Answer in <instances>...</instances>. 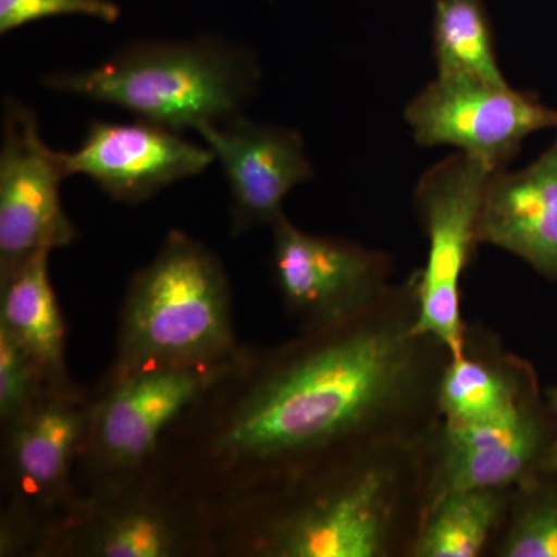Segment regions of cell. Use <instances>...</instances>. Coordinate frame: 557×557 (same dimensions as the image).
I'll return each mask as SVG.
<instances>
[{
	"instance_id": "cell-1",
	"label": "cell",
	"mask_w": 557,
	"mask_h": 557,
	"mask_svg": "<svg viewBox=\"0 0 557 557\" xmlns=\"http://www.w3.org/2000/svg\"><path fill=\"white\" fill-rule=\"evenodd\" d=\"M417 271L354 318L245 347L166 432L143 479L199 509L205 525L248 498L368 446L442 423L448 347L413 330Z\"/></svg>"
},
{
	"instance_id": "cell-2",
	"label": "cell",
	"mask_w": 557,
	"mask_h": 557,
	"mask_svg": "<svg viewBox=\"0 0 557 557\" xmlns=\"http://www.w3.org/2000/svg\"><path fill=\"white\" fill-rule=\"evenodd\" d=\"M435 431L355 450L212 518L208 556L410 557L431 507Z\"/></svg>"
},
{
	"instance_id": "cell-3",
	"label": "cell",
	"mask_w": 557,
	"mask_h": 557,
	"mask_svg": "<svg viewBox=\"0 0 557 557\" xmlns=\"http://www.w3.org/2000/svg\"><path fill=\"white\" fill-rule=\"evenodd\" d=\"M256 54L219 36L134 40L100 64L44 76L46 89L116 106L137 120L199 132L244 113L259 89Z\"/></svg>"
},
{
	"instance_id": "cell-4",
	"label": "cell",
	"mask_w": 557,
	"mask_h": 557,
	"mask_svg": "<svg viewBox=\"0 0 557 557\" xmlns=\"http://www.w3.org/2000/svg\"><path fill=\"white\" fill-rule=\"evenodd\" d=\"M242 347L223 263L207 245L172 230L156 258L132 277L115 357L101 384L149 370L218 364Z\"/></svg>"
},
{
	"instance_id": "cell-5",
	"label": "cell",
	"mask_w": 557,
	"mask_h": 557,
	"mask_svg": "<svg viewBox=\"0 0 557 557\" xmlns=\"http://www.w3.org/2000/svg\"><path fill=\"white\" fill-rule=\"evenodd\" d=\"M91 392L53 387L3 432L9 504L0 556H35L40 542L78 507L76 468L89 423Z\"/></svg>"
},
{
	"instance_id": "cell-6",
	"label": "cell",
	"mask_w": 557,
	"mask_h": 557,
	"mask_svg": "<svg viewBox=\"0 0 557 557\" xmlns=\"http://www.w3.org/2000/svg\"><path fill=\"white\" fill-rule=\"evenodd\" d=\"M242 350L218 364L149 370L91 391L76 468L81 496H102L137 482L172 424L233 368Z\"/></svg>"
},
{
	"instance_id": "cell-7",
	"label": "cell",
	"mask_w": 557,
	"mask_h": 557,
	"mask_svg": "<svg viewBox=\"0 0 557 557\" xmlns=\"http://www.w3.org/2000/svg\"><path fill=\"white\" fill-rule=\"evenodd\" d=\"M494 172L457 152L429 168L413 190V208L428 239L426 265L417 270L413 330L440 341L453 358L467 338L460 282L480 247V212Z\"/></svg>"
},
{
	"instance_id": "cell-8",
	"label": "cell",
	"mask_w": 557,
	"mask_h": 557,
	"mask_svg": "<svg viewBox=\"0 0 557 557\" xmlns=\"http://www.w3.org/2000/svg\"><path fill=\"white\" fill-rule=\"evenodd\" d=\"M403 116L417 145L453 146L493 171L507 170L530 135L557 129V109L534 91L467 75H437Z\"/></svg>"
},
{
	"instance_id": "cell-9",
	"label": "cell",
	"mask_w": 557,
	"mask_h": 557,
	"mask_svg": "<svg viewBox=\"0 0 557 557\" xmlns=\"http://www.w3.org/2000/svg\"><path fill=\"white\" fill-rule=\"evenodd\" d=\"M35 556H208L207 531L199 509L139 479L115 493L81 496Z\"/></svg>"
},
{
	"instance_id": "cell-10",
	"label": "cell",
	"mask_w": 557,
	"mask_h": 557,
	"mask_svg": "<svg viewBox=\"0 0 557 557\" xmlns=\"http://www.w3.org/2000/svg\"><path fill=\"white\" fill-rule=\"evenodd\" d=\"M273 231V276L299 330L338 324L361 313L395 284L394 258L339 237L317 236L285 215Z\"/></svg>"
},
{
	"instance_id": "cell-11",
	"label": "cell",
	"mask_w": 557,
	"mask_h": 557,
	"mask_svg": "<svg viewBox=\"0 0 557 557\" xmlns=\"http://www.w3.org/2000/svg\"><path fill=\"white\" fill-rule=\"evenodd\" d=\"M69 177L60 150L40 137L35 112L7 98L0 148V277L38 252L78 239L61 200V183Z\"/></svg>"
},
{
	"instance_id": "cell-12",
	"label": "cell",
	"mask_w": 557,
	"mask_h": 557,
	"mask_svg": "<svg viewBox=\"0 0 557 557\" xmlns=\"http://www.w3.org/2000/svg\"><path fill=\"white\" fill-rule=\"evenodd\" d=\"M197 134L214 152L228 183L233 236L276 225L285 218V197L313 178L306 141L296 129L239 113Z\"/></svg>"
},
{
	"instance_id": "cell-13",
	"label": "cell",
	"mask_w": 557,
	"mask_h": 557,
	"mask_svg": "<svg viewBox=\"0 0 557 557\" xmlns=\"http://www.w3.org/2000/svg\"><path fill=\"white\" fill-rule=\"evenodd\" d=\"M70 177H89L116 203H145L161 189L197 177L215 161L207 145L148 121H91L79 148L61 152Z\"/></svg>"
},
{
	"instance_id": "cell-14",
	"label": "cell",
	"mask_w": 557,
	"mask_h": 557,
	"mask_svg": "<svg viewBox=\"0 0 557 557\" xmlns=\"http://www.w3.org/2000/svg\"><path fill=\"white\" fill-rule=\"evenodd\" d=\"M557 435L545 394L515 416L478 426L440 423L432 438L431 504L467 487H518L544 472Z\"/></svg>"
},
{
	"instance_id": "cell-15",
	"label": "cell",
	"mask_w": 557,
	"mask_h": 557,
	"mask_svg": "<svg viewBox=\"0 0 557 557\" xmlns=\"http://www.w3.org/2000/svg\"><path fill=\"white\" fill-rule=\"evenodd\" d=\"M480 245L516 256L557 282V137L519 171L494 172L479 222Z\"/></svg>"
},
{
	"instance_id": "cell-16",
	"label": "cell",
	"mask_w": 557,
	"mask_h": 557,
	"mask_svg": "<svg viewBox=\"0 0 557 557\" xmlns=\"http://www.w3.org/2000/svg\"><path fill=\"white\" fill-rule=\"evenodd\" d=\"M542 395L531 362L508 351L490 330L468 324L463 350L440 379L438 412L446 426H478L515 416Z\"/></svg>"
},
{
	"instance_id": "cell-17",
	"label": "cell",
	"mask_w": 557,
	"mask_h": 557,
	"mask_svg": "<svg viewBox=\"0 0 557 557\" xmlns=\"http://www.w3.org/2000/svg\"><path fill=\"white\" fill-rule=\"evenodd\" d=\"M49 251L0 277V327L9 330L58 387L75 386L65 361V325L50 281Z\"/></svg>"
},
{
	"instance_id": "cell-18",
	"label": "cell",
	"mask_w": 557,
	"mask_h": 557,
	"mask_svg": "<svg viewBox=\"0 0 557 557\" xmlns=\"http://www.w3.org/2000/svg\"><path fill=\"white\" fill-rule=\"evenodd\" d=\"M515 487H467L432 502L410 557H479L496 539Z\"/></svg>"
},
{
	"instance_id": "cell-19",
	"label": "cell",
	"mask_w": 557,
	"mask_h": 557,
	"mask_svg": "<svg viewBox=\"0 0 557 557\" xmlns=\"http://www.w3.org/2000/svg\"><path fill=\"white\" fill-rule=\"evenodd\" d=\"M432 54L437 75H467L509 84L498 64L485 0H434Z\"/></svg>"
},
{
	"instance_id": "cell-20",
	"label": "cell",
	"mask_w": 557,
	"mask_h": 557,
	"mask_svg": "<svg viewBox=\"0 0 557 557\" xmlns=\"http://www.w3.org/2000/svg\"><path fill=\"white\" fill-rule=\"evenodd\" d=\"M487 555L557 557V472H541L515 487Z\"/></svg>"
},
{
	"instance_id": "cell-21",
	"label": "cell",
	"mask_w": 557,
	"mask_h": 557,
	"mask_svg": "<svg viewBox=\"0 0 557 557\" xmlns=\"http://www.w3.org/2000/svg\"><path fill=\"white\" fill-rule=\"evenodd\" d=\"M58 387L38 362L17 343L9 330L0 327V426L7 431L39 401L46 392Z\"/></svg>"
},
{
	"instance_id": "cell-22",
	"label": "cell",
	"mask_w": 557,
	"mask_h": 557,
	"mask_svg": "<svg viewBox=\"0 0 557 557\" xmlns=\"http://www.w3.org/2000/svg\"><path fill=\"white\" fill-rule=\"evenodd\" d=\"M84 16L113 24L121 9L112 0H0V35L50 17Z\"/></svg>"
},
{
	"instance_id": "cell-23",
	"label": "cell",
	"mask_w": 557,
	"mask_h": 557,
	"mask_svg": "<svg viewBox=\"0 0 557 557\" xmlns=\"http://www.w3.org/2000/svg\"><path fill=\"white\" fill-rule=\"evenodd\" d=\"M545 398H547L549 408L555 413L557 421V386H549L544 391ZM544 471L557 472V435L555 442H553L552 449H549L547 461H545Z\"/></svg>"
}]
</instances>
